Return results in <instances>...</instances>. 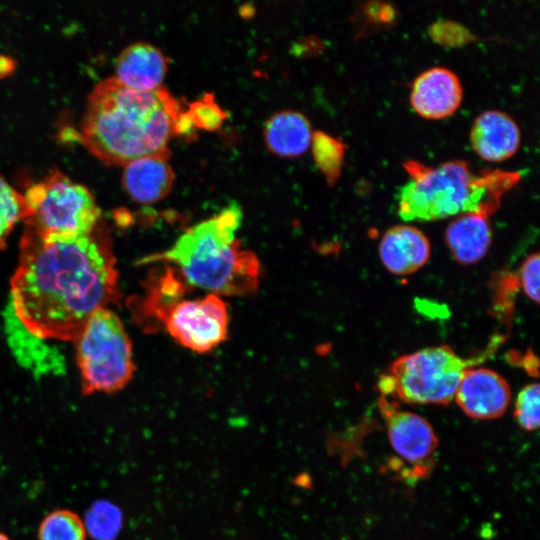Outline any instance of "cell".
Here are the masks:
<instances>
[{"label":"cell","instance_id":"21","mask_svg":"<svg viewBox=\"0 0 540 540\" xmlns=\"http://www.w3.org/2000/svg\"><path fill=\"white\" fill-rule=\"evenodd\" d=\"M83 522L87 535L95 540H113L121 529L122 514L117 506L101 500L91 505Z\"/></svg>","mask_w":540,"mask_h":540},{"label":"cell","instance_id":"7","mask_svg":"<svg viewBox=\"0 0 540 540\" xmlns=\"http://www.w3.org/2000/svg\"><path fill=\"white\" fill-rule=\"evenodd\" d=\"M27 206L25 229L40 234H86L102 220L93 193L54 169L23 194Z\"/></svg>","mask_w":540,"mask_h":540},{"label":"cell","instance_id":"12","mask_svg":"<svg viewBox=\"0 0 540 540\" xmlns=\"http://www.w3.org/2000/svg\"><path fill=\"white\" fill-rule=\"evenodd\" d=\"M5 332L12 354L18 363L35 376L59 375L65 371L61 351L49 340L31 333L16 317L10 303L4 312Z\"/></svg>","mask_w":540,"mask_h":540},{"label":"cell","instance_id":"6","mask_svg":"<svg viewBox=\"0 0 540 540\" xmlns=\"http://www.w3.org/2000/svg\"><path fill=\"white\" fill-rule=\"evenodd\" d=\"M84 394L113 393L132 379V344L120 318L110 309L96 311L75 339Z\"/></svg>","mask_w":540,"mask_h":540},{"label":"cell","instance_id":"3","mask_svg":"<svg viewBox=\"0 0 540 540\" xmlns=\"http://www.w3.org/2000/svg\"><path fill=\"white\" fill-rule=\"evenodd\" d=\"M242 211L232 204L218 214L190 227L167 250L146 262H171L185 282L217 296H242L259 286L260 261L242 247L236 232Z\"/></svg>","mask_w":540,"mask_h":540},{"label":"cell","instance_id":"1","mask_svg":"<svg viewBox=\"0 0 540 540\" xmlns=\"http://www.w3.org/2000/svg\"><path fill=\"white\" fill-rule=\"evenodd\" d=\"M10 291L11 307L31 333L75 341L96 311L119 299L116 259L102 223L77 235L25 229Z\"/></svg>","mask_w":540,"mask_h":540},{"label":"cell","instance_id":"24","mask_svg":"<svg viewBox=\"0 0 540 540\" xmlns=\"http://www.w3.org/2000/svg\"><path fill=\"white\" fill-rule=\"evenodd\" d=\"M540 387L530 383L519 392L515 401L513 415L520 428L527 432L536 431L540 424Z\"/></svg>","mask_w":540,"mask_h":540},{"label":"cell","instance_id":"26","mask_svg":"<svg viewBox=\"0 0 540 540\" xmlns=\"http://www.w3.org/2000/svg\"><path fill=\"white\" fill-rule=\"evenodd\" d=\"M539 253L535 252L529 255L524 262L522 263L518 281L519 285L523 289L525 295L534 301L536 304L539 303Z\"/></svg>","mask_w":540,"mask_h":540},{"label":"cell","instance_id":"9","mask_svg":"<svg viewBox=\"0 0 540 540\" xmlns=\"http://www.w3.org/2000/svg\"><path fill=\"white\" fill-rule=\"evenodd\" d=\"M164 325L183 347L206 353L227 338L229 313L225 302L210 293L198 299H182L169 312Z\"/></svg>","mask_w":540,"mask_h":540},{"label":"cell","instance_id":"4","mask_svg":"<svg viewBox=\"0 0 540 540\" xmlns=\"http://www.w3.org/2000/svg\"><path fill=\"white\" fill-rule=\"evenodd\" d=\"M404 167L410 180L397 194L398 214L404 221H433L467 212L489 216L520 179L517 172L500 170L474 175L463 160L437 167L412 160Z\"/></svg>","mask_w":540,"mask_h":540},{"label":"cell","instance_id":"8","mask_svg":"<svg viewBox=\"0 0 540 540\" xmlns=\"http://www.w3.org/2000/svg\"><path fill=\"white\" fill-rule=\"evenodd\" d=\"M380 413L386 425L389 443L402 469L414 479L426 478L435 464L439 445L432 425L424 417L396 408L393 401L380 396Z\"/></svg>","mask_w":540,"mask_h":540},{"label":"cell","instance_id":"5","mask_svg":"<svg viewBox=\"0 0 540 540\" xmlns=\"http://www.w3.org/2000/svg\"><path fill=\"white\" fill-rule=\"evenodd\" d=\"M493 341L482 355L463 358L448 345L427 347L395 359L379 377L381 396L407 404L447 405L464 373L495 351Z\"/></svg>","mask_w":540,"mask_h":540},{"label":"cell","instance_id":"17","mask_svg":"<svg viewBox=\"0 0 540 540\" xmlns=\"http://www.w3.org/2000/svg\"><path fill=\"white\" fill-rule=\"evenodd\" d=\"M444 238L457 263L475 264L486 256L492 243L488 216L477 212L460 214L449 223Z\"/></svg>","mask_w":540,"mask_h":540},{"label":"cell","instance_id":"2","mask_svg":"<svg viewBox=\"0 0 540 540\" xmlns=\"http://www.w3.org/2000/svg\"><path fill=\"white\" fill-rule=\"evenodd\" d=\"M182 109L164 87L136 90L114 76L98 82L87 97L79 138L106 165H122L144 156L170 158Z\"/></svg>","mask_w":540,"mask_h":540},{"label":"cell","instance_id":"22","mask_svg":"<svg viewBox=\"0 0 540 540\" xmlns=\"http://www.w3.org/2000/svg\"><path fill=\"white\" fill-rule=\"evenodd\" d=\"M312 151L316 165L329 184L338 179L344 156V146L332 136L317 131L312 135Z\"/></svg>","mask_w":540,"mask_h":540},{"label":"cell","instance_id":"13","mask_svg":"<svg viewBox=\"0 0 540 540\" xmlns=\"http://www.w3.org/2000/svg\"><path fill=\"white\" fill-rule=\"evenodd\" d=\"M517 123L506 113L488 110L474 121L470 141L479 157L490 162H502L512 157L520 146Z\"/></svg>","mask_w":540,"mask_h":540},{"label":"cell","instance_id":"28","mask_svg":"<svg viewBox=\"0 0 540 540\" xmlns=\"http://www.w3.org/2000/svg\"><path fill=\"white\" fill-rule=\"evenodd\" d=\"M0 540H10V538L6 534L0 531Z\"/></svg>","mask_w":540,"mask_h":540},{"label":"cell","instance_id":"14","mask_svg":"<svg viewBox=\"0 0 540 540\" xmlns=\"http://www.w3.org/2000/svg\"><path fill=\"white\" fill-rule=\"evenodd\" d=\"M427 236L411 225L389 228L381 238L379 256L384 267L395 275H408L422 268L430 257Z\"/></svg>","mask_w":540,"mask_h":540},{"label":"cell","instance_id":"15","mask_svg":"<svg viewBox=\"0 0 540 540\" xmlns=\"http://www.w3.org/2000/svg\"><path fill=\"white\" fill-rule=\"evenodd\" d=\"M167 69L168 59L157 47L136 42L118 55L114 77L136 90H154L162 87Z\"/></svg>","mask_w":540,"mask_h":540},{"label":"cell","instance_id":"27","mask_svg":"<svg viewBox=\"0 0 540 540\" xmlns=\"http://www.w3.org/2000/svg\"><path fill=\"white\" fill-rule=\"evenodd\" d=\"M508 360L515 365L523 367L527 373L537 377L539 362L537 356L528 350L525 354L520 355L518 352H511L508 355Z\"/></svg>","mask_w":540,"mask_h":540},{"label":"cell","instance_id":"25","mask_svg":"<svg viewBox=\"0 0 540 540\" xmlns=\"http://www.w3.org/2000/svg\"><path fill=\"white\" fill-rule=\"evenodd\" d=\"M187 112L196 129L208 131L220 128L227 117L211 94H205L202 98L192 102Z\"/></svg>","mask_w":540,"mask_h":540},{"label":"cell","instance_id":"19","mask_svg":"<svg viewBox=\"0 0 540 540\" xmlns=\"http://www.w3.org/2000/svg\"><path fill=\"white\" fill-rule=\"evenodd\" d=\"M186 284L182 276L176 275L172 268H167L165 273L152 279L137 306V316L141 323L148 326L164 324L169 312L182 300Z\"/></svg>","mask_w":540,"mask_h":540},{"label":"cell","instance_id":"11","mask_svg":"<svg viewBox=\"0 0 540 540\" xmlns=\"http://www.w3.org/2000/svg\"><path fill=\"white\" fill-rule=\"evenodd\" d=\"M462 98L463 89L458 76L445 67H433L413 81L410 104L422 118L439 120L454 114Z\"/></svg>","mask_w":540,"mask_h":540},{"label":"cell","instance_id":"16","mask_svg":"<svg viewBox=\"0 0 540 540\" xmlns=\"http://www.w3.org/2000/svg\"><path fill=\"white\" fill-rule=\"evenodd\" d=\"M169 157L150 155L124 165L122 185L136 202L150 204L166 197L172 189L174 173Z\"/></svg>","mask_w":540,"mask_h":540},{"label":"cell","instance_id":"10","mask_svg":"<svg viewBox=\"0 0 540 540\" xmlns=\"http://www.w3.org/2000/svg\"><path fill=\"white\" fill-rule=\"evenodd\" d=\"M454 400L468 417L490 420L505 413L511 400V389L497 372L471 367L464 373Z\"/></svg>","mask_w":540,"mask_h":540},{"label":"cell","instance_id":"20","mask_svg":"<svg viewBox=\"0 0 540 540\" xmlns=\"http://www.w3.org/2000/svg\"><path fill=\"white\" fill-rule=\"evenodd\" d=\"M38 540H86L87 532L83 519L69 509H57L41 521Z\"/></svg>","mask_w":540,"mask_h":540},{"label":"cell","instance_id":"18","mask_svg":"<svg viewBox=\"0 0 540 540\" xmlns=\"http://www.w3.org/2000/svg\"><path fill=\"white\" fill-rule=\"evenodd\" d=\"M263 134L270 152L281 157H296L311 145L313 132L304 114L284 110L266 121Z\"/></svg>","mask_w":540,"mask_h":540},{"label":"cell","instance_id":"23","mask_svg":"<svg viewBox=\"0 0 540 540\" xmlns=\"http://www.w3.org/2000/svg\"><path fill=\"white\" fill-rule=\"evenodd\" d=\"M23 194L0 176V251L6 246L8 236L20 220L27 216Z\"/></svg>","mask_w":540,"mask_h":540}]
</instances>
